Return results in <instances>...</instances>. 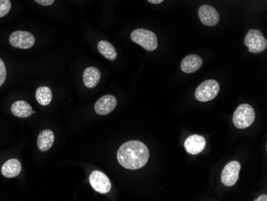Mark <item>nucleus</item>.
<instances>
[{
  "mask_svg": "<svg viewBox=\"0 0 267 201\" xmlns=\"http://www.w3.org/2000/svg\"><path fill=\"white\" fill-rule=\"evenodd\" d=\"M35 1L42 6H50L53 4L54 2V0H35Z\"/></svg>",
  "mask_w": 267,
  "mask_h": 201,
  "instance_id": "412c9836",
  "label": "nucleus"
},
{
  "mask_svg": "<svg viewBox=\"0 0 267 201\" xmlns=\"http://www.w3.org/2000/svg\"><path fill=\"white\" fill-rule=\"evenodd\" d=\"M255 201H267V195H262L260 197H258L256 200H254Z\"/></svg>",
  "mask_w": 267,
  "mask_h": 201,
  "instance_id": "4be33fe9",
  "label": "nucleus"
},
{
  "mask_svg": "<svg viewBox=\"0 0 267 201\" xmlns=\"http://www.w3.org/2000/svg\"><path fill=\"white\" fill-rule=\"evenodd\" d=\"M7 77V70L5 67L4 62L0 58V86L4 84Z\"/></svg>",
  "mask_w": 267,
  "mask_h": 201,
  "instance_id": "aec40b11",
  "label": "nucleus"
},
{
  "mask_svg": "<svg viewBox=\"0 0 267 201\" xmlns=\"http://www.w3.org/2000/svg\"><path fill=\"white\" fill-rule=\"evenodd\" d=\"M245 44L252 53H260L264 52L267 48V39L259 30H249L245 37Z\"/></svg>",
  "mask_w": 267,
  "mask_h": 201,
  "instance_id": "39448f33",
  "label": "nucleus"
},
{
  "mask_svg": "<svg viewBox=\"0 0 267 201\" xmlns=\"http://www.w3.org/2000/svg\"><path fill=\"white\" fill-rule=\"evenodd\" d=\"M131 39L134 43L142 46V48L148 52H153L157 49V36L151 30L142 29H136L132 33Z\"/></svg>",
  "mask_w": 267,
  "mask_h": 201,
  "instance_id": "7ed1b4c3",
  "label": "nucleus"
},
{
  "mask_svg": "<svg viewBox=\"0 0 267 201\" xmlns=\"http://www.w3.org/2000/svg\"><path fill=\"white\" fill-rule=\"evenodd\" d=\"M90 184L94 190L101 194H106L111 189V183L106 174L100 171H94L89 177Z\"/></svg>",
  "mask_w": 267,
  "mask_h": 201,
  "instance_id": "0eeeda50",
  "label": "nucleus"
},
{
  "mask_svg": "<svg viewBox=\"0 0 267 201\" xmlns=\"http://www.w3.org/2000/svg\"><path fill=\"white\" fill-rule=\"evenodd\" d=\"M198 16L204 25L214 27L219 22V14L214 7L209 5H203L198 9Z\"/></svg>",
  "mask_w": 267,
  "mask_h": 201,
  "instance_id": "1a4fd4ad",
  "label": "nucleus"
},
{
  "mask_svg": "<svg viewBox=\"0 0 267 201\" xmlns=\"http://www.w3.org/2000/svg\"><path fill=\"white\" fill-rule=\"evenodd\" d=\"M255 119V112L250 104L239 105L233 116V122L239 129H245L252 125Z\"/></svg>",
  "mask_w": 267,
  "mask_h": 201,
  "instance_id": "f03ea898",
  "label": "nucleus"
},
{
  "mask_svg": "<svg viewBox=\"0 0 267 201\" xmlns=\"http://www.w3.org/2000/svg\"><path fill=\"white\" fill-rule=\"evenodd\" d=\"M206 147V140L204 137L198 135H192L188 137L184 143L186 151L190 155H198L204 150Z\"/></svg>",
  "mask_w": 267,
  "mask_h": 201,
  "instance_id": "9d476101",
  "label": "nucleus"
},
{
  "mask_svg": "<svg viewBox=\"0 0 267 201\" xmlns=\"http://www.w3.org/2000/svg\"><path fill=\"white\" fill-rule=\"evenodd\" d=\"M11 8V3L10 0H0V18L7 15Z\"/></svg>",
  "mask_w": 267,
  "mask_h": 201,
  "instance_id": "6ab92c4d",
  "label": "nucleus"
},
{
  "mask_svg": "<svg viewBox=\"0 0 267 201\" xmlns=\"http://www.w3.org/2000/svg\"><path fill=\"white\" fill-rule=\"evenodd\" d=\"M147 1L151 3H154V4H159V3L163 2L164 0H147Z\"/></svg>",
  "mask_w": 267,
  "mask_h": 201,
  "instance_id": "5701e85b",
  "label": "nucleus"
},
{
  "mask_svg": "<svg viewBox=\"0 0 267 201\" xmlns=\"http://www.w3.org/2000/svg\"><path fill=\"white\" fill-rule=\"evenodd\" d=\"M240 169H241V165L239 161H231L228 163L222 170V175H221L222 184L227 187L235 185L239 180Z\"/></svg>",
  "mask_w": 267,
  "mask_h": 201,
  "instance_id": "6e6552de",
  "label": "nucleus"
},
{
  "mask_svg": "<svg viewBox=\"0 0 267 201\" xmlns=\"http://www.w3.org/2000/svg\"><path fill=\"white\" fill-rule=\"evenodd\" d=\"M149 150L144 144L131 141L123 144L117 152V159L121 166L130 170L139 169L147 165Z\"/></svg>",
  "mask_w": 267,
  "mask_h": 201,
  "instance_id": "f257e3e1",
  "label": "nucleus"
},
{
  "mask_svg": "<svg viewBox=\"0 0 267 201\" xmlns=\"http://www.w3.org/2000/svg\"><path fill=\"white\" fill-rule=\"evenodd\" d=\"M35 98L39 104L43 106H47L52 100V90L48 86H40L37 89Z\"/></svg>",
  "mask_w": 267,
  "mask_h": 201,
  "instance_id": "a211bd4d",
  "label": "nucleus"
},
{
  "mask_svg": "<svg viewBox=\"0 0 267 201\" xmlns=\"http://www.w3.org/2000/svg\"><path fill=\"white\" fill-rule=\"evenodd\" d=\"M219 90V84L216 80H206L197 87L195 97L198 101H211L218 95Z\"/></svg>",
  "mask_w": 267,
  "mask_h": 201,
  "instance_id": "20e7f679",
  "label": "nucleus"
},
{
  "mask_svg": "<svg viewBox=\"0 0 267 201\" xmlns=\"http://www.w3.org/2000/svg\"><path fill=\"white\" fill-rule=\"evenodd\" d=\"M22 171L21 163L16 159H11L3 164L1 169L2 175L5 177L14 178L20 175Z\"/></svg>",
  "mask_w": 267,
  "mask_h": 201,
  "instance_id": "4468645a",
  "label": "nucleus"
},
{
  "mask_svg": "<svg viewBox=\"0 0 267 201\" xmlns=\"http://www.w3.org/2000/svg\"><path fill=\"white\" fill-rule=\"evenodd\" d=\"M54 135L52 130L45 129L39 133L37 141L39 149L41 151L49 150L54 144Z\"/></svg>",
  "mask_w": 267,
  "mask_h": 201,
  "instance_id": "2eb2a0df",
  "label": "nucleus"
},
{
  "mask_svg": "<svg viewBox=\"0 0 267 201\" xmlns=\"http://www.w3.org/2000/svg\"><path fill=\"white\" fill-rule=\"evenodd\" d=\"M203 65V59L198 55H189L183 58L181 63V69L187 74L194 73Z\"/></svg>",
  "mask_w": 267,
  "mask_h": 201,
  "instance_id": "f8f14e48",
  "label": "nucleus"
},
{
  "mask_svg": "<svg viewBox=\"0 0 267 201\" xmlns=\"http://www.w3.org/2000/svg\"><path fill=\"white\" fill-rule=\"evenodd\" d=\"M11 113L15 116L20 118H27L30 116L33 113L32 108L28 103L24 100H18L15 102L11 108Z\"/></svg>",
  "mask_w": 267,
  "mask_h": 201,
  "instance_id": "dca6fc26",
  "label": "nucleus"
},
{
  "mask_svg": "<svg viewBox=\"0 0 267 201\" xmlns=\"http://www.w3.org/2000/svg\"><path fill=\"white\" fill-rule=\"evenodd\" d=\"M101 79V72L97 67H89L85 69L82 75V80L85 86L88 88H93L99 85Z\"/></svg>",
  "mask_w": 267,
  "mask_h": 201,
  "instance_id": "ddd939ff",
  "label": "nucleus"
},
{
  "mask_svg": "<svg viewBox=\"0 0 267 201\" xmlns=\"http://www.w3.org/2000/svg\"><path fill=\"white\" fill-rule=\"evenodd\" d=\"M116 106V98L111 95H107L100 98L96 102L95 110L99 115H105L111 113Z\"/></svg>",
  "mask_w": 267,
  "mask_h": 201,
  "instance_id": "9b49d317",
  "label": "nucleus"
},
{
  "mask_svg": "<svg viewBox=\"0 0 267 201\" xmlns=\"http://www.w3.org/2000/svg\"><path fill=\"white\" fill-rule=\"evenodd\" d=\"M98 50L102 56L109 60L114 61L117 58V52L114 46L107 40H101L98 43Z\"/></svg>",
  "mask_w": 267,
  "mask_h": 201,
  "instance_id": "f3484780",
  "label": "nucleus"
},
{
  "mask_svg": "<svg viewBox=\"0 0 267 201\" xmlns=\"http://www.w3.org/2000/svg\"><path fill=\"white\" fill-rule=\"evenodd\" d=\"M9 41L15 48L28 49L35 44V36L28 31L17 30L10 35Z\"/></svg>",
  "mask_w": 267,
  "mask_h": 201,
  "instance_id": "423d86ee",
  "label": "nucleus"
}]
</instances>
